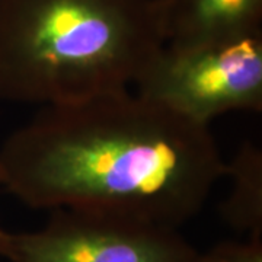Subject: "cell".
Segmentation results:
<instances>
[{"instance_id":"6da1fadb","label":"cell","mask_w":262,"mask_h":262,"mask_svg":"<svg viewBox=\"0 0 262 262\" xmlns=\"http://www.w3.org/2000/svg\"><path fill=\"white\" fill-rule=\"evenodd\" d=\"M225 173L208 125L130 89L42 106L0 146V185L25 206L172 229L200 213Z\"/></svg>"},{"instance_id":"7a4b0ae2","label":"cell","mask_w":262,"mask_h":262,"mask_svg":"<svg viewBox=\"0 0 262 262\" xmlns=\"http://www.w3.org/2000/svg\"><path fill=\"white\" fill-rule=\"evenodd\" d=\"M165 42L158 0H0V99L51 106L130 89Z\"/></svg>"},{"instance_id":"3957f363","label":"cell","mask_w":262,"mask_h":262,"mask_svg":"<svg viewBox=\"0 0 262 262\" xmlns=\"http://www.w3.org/2000/svg\"><path fill=\"white\" fill-rule=\"evenodd\" d=\"M136 94L208 125L232 111H262V31L195 44H169L133 84Z\"/></svg>"},{"instance_id":"277c9868","label":"cell","mask_w":262,"mask_h":262,"mask_svg":"<svg viewBox=\"0 0 262 262\" xmlns=\"http://www.w3.org/2000/svg\"><path fill=\"white\" fill-rule=\"evenodd\" d=\"M198 253L178 229L91 210L56 208L38 230H0L8 262H196Z\"/></svg>"},{"instance_id":"5b68a950","label":"cell","mask_w":262,"mask_h":262,"mask_svg":"<svg viewBox=\"0 0 262 262\" xmlns=\"http://www.w3.org/2000/svg\"><path fill=\"white\" fill-rule=\"evenodd\" d=\"M169 44H195L262 31V0H158Z\"/></svg>"},{"instance_id":"8992f818","label":"cell","mask_w":262,"mask_h":262,"mask_svg":"<svg viewBox=\"0 0 262 262\" xmlns=\"http://www.w3.org/2000/svg\"><path fill=\"white\" fill-rule=\"evenodd\" d=\"M225 177H230L232 188L220 206L223 220L246 237H262L261 149L245 143L233 160L226 162Z\"/></svg>"},{"instance_id":"52a82bcc","label":"cell","mask_w":262,"mask_h":262,"mask_svg":"<svg viewBox=\"0 0 262 262\" xmlns=\"http://www.w3.org/2000/svg\"><path fill=\"white\" fill-rule=\"evenodd\" d=\"M196 262H262V237L220 242L198 253Z\"/></svg>"},{"instance_id":"ba28073f","label":"cell","mask_w":262,"mask_h":262,"mask_svg":"<svg viewBox=\"0 0 262 262\" xmlns=\"http://www.w3.org/2000/svg\"><path fill=\"white\" fill-rule=\"evenodd\" d=\"M0 230H2V229H0Z\"/></svg>"}]
</instances>
